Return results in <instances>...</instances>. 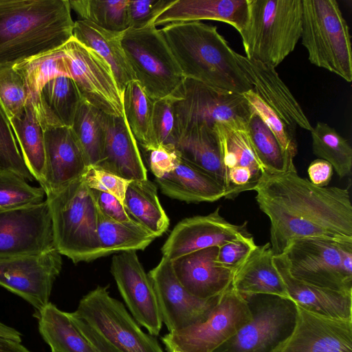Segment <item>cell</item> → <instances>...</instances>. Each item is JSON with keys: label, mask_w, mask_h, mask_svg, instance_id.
Instances as JSON below:
<instances>
[{"label": "cell", "mask_w": 352, "mask_h": 352, "mask_svg": "<svg viewBox=\"0 0 352 352\" xmlns=\"http://www.w3.org/2000/svg\"><path fill=\"white\" fill-rule=\"evenodd\" d=\"M283 254L296 279L322 288L352 292V241L296 239L287 244Z\"/></svg>", "instance_id": "52a82bcc"}, {"label": "cell", "mask_w": 352, "mask_h": 352, "mask_svg": "<svg viewBox=\"0 0 352 352\" xmlns=\"http://www.w3.org/2000/svg\"><path fill=\"white\" fill-rule=\"evenodd\" d=\"M111 272L132 317L153 336H158L162 320L152 281L136 251L113 256Z\"/></svg>", "instance_id": "e0dca14e"}, {"label": "cell", "mask_w": 352, "mask_h": 352, "mask_svg": "<svg viewBox=\"0 0 352 352\" xmlns=\"http://www.w3.org/2000/svg\"><path fill=\"white\" fill-rule=\"evenodd\" d=\"M245 298L251 320L213 352H273L292 333L296 316L294 301L272 295Z\"/></svg>", "instance_id": "8fae6325"}, {"label": "cell", "mask_w": 352, "mask_h": 352, "mask_svg": "<svg viewBox=\"0 0 352 352\" xmlns=\"http://www.w3.org/2000/svg\"><path fill=\"white\" fill-rule=\"evenodd\" d=\"M248 15L247 0H175L154 21V25L218 21L228 23L239 32Z\"/></svg>", "instance_id": "d4e9b609"}, {"label": "cell", "mask_w": 352, "mask_h": 352, "mask_svg": "<svg viewBox=\"0 0 352 352\" xmlns=\"http://www.w3.org/2000/svg\"><path fill=\"white\" fill-rule=\"evenodd\" d=\"M179 130L217 123L248 124L252 111L242 94L217 89L185 78L171 94Z\"/></svg>", "instance_id": "30bf717a"}, {"label": "cell", "mask_w": 352, "mask_h": 352, "mask_svg": "<svg viewBox=\"0 0 352 352\" xmlns=\"http://www.w3.org/2000/svg\"><path fill=\"white\" fill-rule=\"evenodd\" d=\"M67 314L74 325L97 352H120L83 320L74 316L72 313Z\"/></svg>", "instance_id": "f5cc1de1"}, {"label": "cell", "mask_w": 352, "mask_h": 352, "mask_svg": "<svg viewBox=\"0 0 352 352\" xmlns=\"http://www.w3.org/2000/svg\"><path fill=\"white\" fill-rule=\"evenodd\" d=\"M55 248L46 199L41 204L0 210V258L40 254Z\"/></svg>", "instance_id": "9a60e30c"}, {"label": "cell", "mask_w": 352, "mask_h": 352, "mask_svg": "<svg viewBox=\"0 0 352 352\" xmlns=\"http://www.w3.org/2000/svg\"><path fill=\"white\" fill-rule=\"evenodd\" d=\"M9 120L23 160L34 179L39 183L45 166L44 129L32 102L28 100L23 111Z\"/></svg>", "instance_id": "e575fe53"}, {"label": "cell", "mask_w": 352, "mask_h": 352, "mask_svg": "<svg viewBox=\"0 0 352 352\" xmlns=\"http://www.w3.org/2000/svg\"><path fill=\"white\" fill-rule=\"evenodd\" d=\"M122 100L124 117L138 144L147 152L157 148L153 127L154 101L138 80L126 85Z\"/></svg>", "instance_id": "d590c367"}, {"label": "cell", "mask_w": 352, "mask_h": 352, "mask_svg": "<svg viewBox=\"0 0 352 352\" xmlns=\"http://www.w3.org/2000/svg\"><path fill=\"white\" fill-rule=\"evenodd\" d=\"M260 210L270 221L274 255L292 240L323 237L352 241V204L348 189L318 187L297 170L265 173L254 190Z\"/></svg>", "instance_id": "6da1fadb"}, {"label": "cell", "mask_w": 352, "mask_h": 352, "mask_svg": "<svg viewBox=\"0 0 352 352\" xmlns=\"http://www.w3.org/2000/svg\"><path fill=\"white\" fill-rule=\"evenodd\" d=\"M54 247L74 263L99 258L98 208L83 176L46 195Z\"/></svg>", "instance_id": "5b68a950"}, {"label": "cell", "mask_w": 352, "mask_h": 352, "mask_svg": "<svg viewBox=\"0 0 352 352\" xmlns=\"http://www.w3.org/2000/svg\"><path fill=\"white\" fill-rule=\"evenodd\" d=\"M256 245L250 234L228 241L218 248L216 263L235 271Z\"/></svg>", "instance_id": "681fc988"}, {"label": "cell", "mask_w": 352, "mask_h": 352, "mask_svg": "<svg viewBox=\"0 0 352 352\" xmlns=\"http://www.w3.org/2000/svg\"><path fill=\"white\" fill-rule=\"evenodd\" d=\"M182 159L208 174L224 187L227 179L214 130L199 126L182 133L175 146Z\"/></svg>", "instance_id": "f546056e"}, {"label": "cell", "mask_w": 352, "mask_h": 352, "mask_svg": "<svg viewBox=\"0 0 352 352\" xmlns=\"http://www.w3.org/2000/svg\"><path fill=\"white\" fill-rule=\"evenodd\" d=\"M213 129L219 139L226 179L230 172L247 169L259 182L265 170L254 149L248 124L217 123Z\"/></svg>", "instance_id": "4dcf8cb0"}, {"label": "cell", "mask_w": 352, "mask_h": 352, "mask_svg": "<svg viewBox=\"0 0 352 352\" xmlns=\"http://www.w3.org/2000/svg\"><path fill=\"white\" fill-rule=\"evenodd\" d=\"M0 352H30L20 342L0 336Z\"/></svg>", "instance_id": "11a10c76"}, {"label": "cell", "mask_w": 352, "mask_h": 352, "mask_svg": "<svg viewBox=\"0 0 352 352\" xmlns=\"http://www.w3.org/2000/svg\"><path fill=\"white\" fill-rule=\"evenodd\" d=\"M254 112L269 128L279 143L283 151L294 159L297 154L295 130L289 127L252 89L242 94Z\"/></svg>", "instance_id": "7bdbcfd3"}, {"label": "cell", "mask_w": 352, "mask_h": 352, "mask_svg": "<svg viewBox=\"0 0 352 352\" xmlns=\"http://www.w3.org/2000/svg\"><path fill=\"white\" fill-rule=\"evenodd\" d=\"M0 170H8L26 180L34 177L27 167L17 146L10 122L0 106Z\"/></svg>", "instance_id": "f6af8a7d"}, {"label": "cell", "mask_w": 352, "mask_h": 352, "mask_svg": "<svg viewBox=\"0 0 352 352\" xmlns=\"http://www.w3.org/2000/svg\"><path fill=\"white\" fill-rule=\"evenodd\" d=\"M38 330L52 352H97L71 321L67 312L49 302L38 314Z\"/></svg>", "instance_id": "d6a6232c"}, {"label": "cell", "mask_w": 352, "mask_h": 352, "mask_svg": "<svg viewBox=\"0 0 352 352\" xmlns=\"http://www.w3.org/2000/svg\"><path fill=\"white\" fill-rule=\"evenodd\" d=\"M124 32L103 29L89 21H74L73 37L94 50L111 67L122 98L126 85L136 77L122 45Z\"/></svg>", "instance_id": "83f0119b"}, {"label": "cell", "mask_w": 352, "mask_h": 352, "mask_svg": "<svg viewBox=\"0 0 352 352\" xmlns=\"http://www.w3.org/2000/svg\"><path fill=\"white\" fill-rule=\"evenodd\" d=\"M162 322L169 332L204 322L217 304L219 296L201 299L191 295L177 278L171 261L162 256L148 273Z\"/></svg>", "instance_id": "2e32d148"}, {"label": "cell", "mask_w": 352, "mask_h": 352, "mask_svg": "<svg viewBox=\"0 0 352 352\" xmlns=\"http://www.w3.org/2000/svg\"><path fill=\"white\" fill-rule=\"evenodd\" d=\"M74 25L69 0H0V67L61 47Z\"/></svg>", "instance_id": "7a4b0ae2"}, {"label": "cell", "mask_w": 352, "mask_h": 352, "mask_svg": "<svg viewBox=\"0 0 352 352\" xmlns=\"http://www.w3.org/2000/svg\"><path fill=\"white\" fill-rule=\"evenodd\" d=\"M218 248L201 249L170 261L181 285L197 298L219 296L232 285L234 271L216 263Z\"/></svg>", "instance_id": "603a6c76"}, {"label": "cell", "mask_w": 352, "mask_h": 352, "mask_svg": "<svg viewBox=\"0 0 352 352\" xmlns=\"http://www.w3.org/2000/svg\"><path fill=\"white\" fill-rule=\"evenodd\" d=\"M46 197L41 187L32 186L14 173L0 170V210L36 205Z\"/></svg>", "instance_id": "b9f144b4"}, {"label": "cell", "mask_w": 352, "mask_h": 352, "mask_svg": "<svg viewBox=\"0 0 352 352\" xmlns=\"http://www.w3.org/2000/svg\"><path fill=\"white\" fill-rule=\"evenodd\" d=\"M160 31L185 78L234 94L252 89L216 26L193 21L168 24Z\"/></svg>", "instance_id": "3957f363"}, {"label": "cell", "mask_w": 352, "mask_h": 352, "mask_svg": "<svg viewBox=\"0 0 352 352\" xmlns=\"http://www.w3.org/2000/svg\"><path fill=\"white\" fill-rule=\"evenodd\" d=\"M175 0H129V28L140 29L154 25L155 19Z\"/></svg>", "instance_id": "c3c4849f"}, {"label": "cell", "mask_w": 352, "mask_h": 352, "mask_svg": "<svg viewBox=\"0 0 352 352\" xmlns=\"http://www.w3.org/2000/svg\"><path fill=\"white\" fill-rule=\"evenodd\" d=\"M0 336L17 342H21V334L15 329L8 327L0 322Z\"/></svg>", "instance_id": "9f6ffc18"}, {"label": "cell", "mask_w": 352, "mask_h": 352, "mask_svg": "<svg viewBox=\"0 0 352 352\" xmlns=\"http://www.w3.org/2000/svg\"><path fill=\"white\" fill-rule=\"evenodd\" d=\"M123 205L131 219L155 237L162 235L169 227V219L160 202L157 187L148 179L131 181Z\"/></svg>", "instance_id": "1f68e13d"}, {"label": "cell", "mask_w": 352, "mask_h": 352, "mask_svg": "<svg viewBox=\"0 0 352 352\" xmlns=\"http://www.w3.org/2000/svg\"><path fill=\"white\" fill-rule=\"evenodd\" d=\"M148 153V164L155 178H160L174 170L181 157L173 146L160 145Z\"/></svg>", "instance_id": "f907efd6"}, {"label": "cell", "mask_w": 352, "mask_h": 352, "mask_svg": "<svg viewBox=\"0 0 352 352\" xmlns=\"http://www.w3.org/2000/svg\"><path fill=\"white\" fill-rule=\"evenodd\" d=\"M273 263L283 278L289 299L313 313L337 319H352V292L311 285L294 278L285 256L274 255Z\"/></svg>", "instance_id": "cb8c5ba5"}, {"label": "cell", "mask_w": 352, "mask_h": 352, "mask_svg": "<svg viewBox=\"0 0 352 352\" xmlns=\"http://www.w3.org/2000/svg\"><path fill=\"white\" fill-rule=\"evenodd\" d=\"M13 67L23 76L29 92V100L32 104L48 80L59 76H67L63 46Z\"/></svg>", "instance_id": "ab89813d"}, {"label": "cell", "mask_w": 352, "mask_h": 352, "mask_svg": "<svg viewBox=\"0 0 352 352\" xmlns=\"http://www.w3.org/2000/svg\"><path fill=\"white\" fill-rule=\"evenodd\" d=\"M239 32L246 57L273 67L295 49L302 31V0H247Z\"/></svg>", "instance_id": "277c9868"}, {"label": "cell", "mask_w": 352, "mask_h": 352, "mask_svg": "<svg viewBox=\"0 0 352 352\" xmlns=\"http://www.w3.org/2000/svg\"><path fill=\"white\" fill-rule=\"evenodd\" d=\"M101 111L82 99L70 127L89 166H96L102 160L104 129Z\"/></svg>", "instance_id": "8d00e7d4"}, {"label": "cell", "mask_w": 352, "mask_h": 352, "mask_svg": "<svg viewBox=\"0 0 352 352\" xmlns=\"http://www.w3.org/2000/svg\"><path fill=\"white\" fill-rule=\"evenodd\" d=\"M153 127L158 146L175 147L179 130L172 95L154 101Z\"/></svg>", "instance_id": "bcb514c9"}, {"label": "cell", "mask_w": 352, "mask_h": 352, "mask_svg": "<svg viewBox=\"0 0 352 352\" xmlns=\"http://www.w3.org/2000/svg\"><path fill=\"white\" fill-rule=\"evenodd\" d=\"M310 132L313 153L330 163L340 178L351 175L352 148L348 141L322 122H318Z\"/></svg>", "instance_id": "74e56055"}, {"label": "cell", "mask_w": 352, "mask_h": 352, "mask_svg": "<svg viewBox=\"0 0 352 352\" xmlns=\"http://www.w3.org/2000/svg\"><path fill=\"white\" fill-rule=\"evenodd\" d=\"M252 318L246 299L231 285L202 322L169 332L162 340L184 352H213Z\"/></svg>", "instance_id": "7c38bea8"}, {"label": "cell", "mask_w": 352, "mask_h": 352, "mask_svg": "<svg viewBox=\"0 0 352 352\" xmlns=\"http://www.w3.org/2000/svg\"><path fill=\"white\" fill-rule=\"evenodd\" d=\"M45 166L41 187L45 195L82 177L89 166L70 127L44 129Z\"/></svg>", "instance_id": "ffe728a7"}, {"label": "cell", "mask_w": 352, "mask_h": 352, "mask_svg": "<svg viewBox=\"0 0 352 352\" xmlns=\"http://www.w3.org/2000/svg\"><path fill=\"white\" fill-rule=\"evenodd\" d=\"M120 352H164L157 340L144 332L108 287L98 286L72 312Z\"/></svg>", "instance_id": "9c48e42d"}, {"label": "cell", "mask_w": 352, "mask_h": 352, "mask_svg": "<svg viewBox=\"0 0 352 352\" xmlns=\"http://www.w3.org/2000/svg\"><path fill=\"white\" fill-rule=\"evenodd\" d=\"M83 179L89 188L110 194L122 203L126 188L132 181L91 166L88 167Z\"/></svg>", "instance_id": "7dc6e473"}, {"label": "cell", "mask_w": 352, "mask_h": 352, "mask_svg": "<svg viewBox=\"0 0 352 352\" xmlns=\"http://www.w3.org/2000/svg\"><path fill=\"white\" fill-rule=\"evenodd\" d=\"M69 3L80 20L113 32H124L129 28V0H69Z\"/></svg>", "instance_id": "60d3db41"}, {"label": "cell", "mask_w": 352, "mask_h": 352, "mask_svg": "<svg viewBox=\"0 0 352 352\" xmlns=\"http://www.w3.org/2000/svg\"><path fill=\"white\" fill-rule=\"evenodd\" d=\"M220 207L207 215H197L179 221L162 248V256L173 261L191 252L219 247L233 239L250 234L247 223L233 224L220 214Z\"/></svg>", "instance_id": "d6986e66"}, {"label": "cell", "mask_w": 352, "mask_h": 352, "mask_svg": "<svg viewBox=\"0 0 352 352\" xmlns=\"http://www.w3.org/2000/svg\"><path fill=\"white\" fill-rule=\"evenodd\" d=\"M29 92L21 74L12 66L0 67V106L8 119L21 113Z\"/></svg>", "instance_id": "ee69618b"}, {"label": "cell", "mask_w": 352, "mask_h": 352, "mask_svg": "<svg viewBox=\"0 0 352 352\" xmlns=\"http://www.w3.org/2000/svg\"><path fill=\"white\" fill-rule=\"evenodd\" d=\"M82 99L73 79L59 76L41 87L32 104L43 129L71 127Z\"/></svg>", "instance_id": "4316f807"}, {"label": "cell", "mask_w": 352, "mask_h": 352, "mask_svg": "<svg viewBox=\"0 0 352 352\" xmlns=\"http://www.w3.org/2000/svg\"><path fill=\"white\" fill-rule=\"evenodd\" d=\"M273 352H352V319L321 316L296 305L294 329Z\"/></svg>", "instance_id": "ac0fdd59"}, {"label": "cell", "mask_w": 352, "mask_h": 352, "mask_svg": "<svg viewBox=\"0 0 352 352\" xmlns=\"http://www.w3.org/2000/svg\"><path fill=\"white\" fill-rule=\"evenodd\" d=\"M98 210L107 217L119 221L129 222L133 219L127 214L123 203L116 197L91 189Z\"/></svg>", "instance_id": "816d5d0a"}, {"label": "cell", "mask_w": 352, "mask_h": 352, "mask_svg": "<svg viewBox=\"0 0 352 352\" xmlns=\"http://www.w3.org/2000/svg\"><path fill=\"white\" fill-rule=\"evenodd\" d=\"M97 234L99 258L116 252L143 250L156 238L133 220L119 222L107 217L99 210Z\"/></svg>", "instance_id": "836d02e7"}, {"label": "cell", "mask_w": 352, "mask_h": 352, "mask_svg": "<svg viewBox=\"0 0 352 352\" xmlns=\"http://www.w3.org/2000/svg\"><path fill=\"white\" fill-rule=\"evenodd\" d=\"M300 38L310 63L352 81L349 25L336 0H302Z\"/></svg>", "instance_id": "8992f818"}, {"label": "cell", "mask_w": 352, "mask_h": 352, "mask_svg": "<svg viewBox=\"0 0 352 352\" xmlns=\"http://www.w3.org/2000/svg\"><path fill=\"white\" fill-rule=\"evenodd\" d=\"M166 350L168 352H184L182 351H180L177 349V348L173 346H166Z\"/></svg>", "instance_id": "6f0895ef"}, {"label": "cell", "mask_w": 352, "mask_h": 352, "mask_svg": "<svg viewBox=\"0 0 352 352\" xmlns=\"http://www.w3.org/2000/svg\"><path fill=\"white\" fill-rule=\"evenodd\" d=\"M122 45L136 80L152 100L171 95L185 79L160 29L154 25L128 28Z\"/></svg>", "instance_id": "ba28073f"}, {"label": "cell", "mask_w": 352, "mask_h": 352, "mask_svg": "<svg viewBox=\"0 0 352 352\" xmlns=\"http://www.w3.org/2000/svg\"><path fill=\"white\" fill-rule=\"evenodd\" d=\"M274 255L270 243L256 245L234 271L232 283L234 289L244 298L272 295L289 299L285 283L273 263Z\"/></svg>", "instance_id": "484cf974"}, {"label": "cell", "mask_w": 352, "mask_h": 352, "mask_svg": "<svg viewBox=\"0 0 352 352\" xmlns=\"http://www.w3.org/2000/svg\"><path fill=\"white\" fill-rule=\"evenodd\" d=\"M56 248L31 255L0 258V285L29 302L38 314L49 302L62 268Z\"/></svg>", "instance_id": "5bb4252c"}, {"label": "cell", "mask_w": 352, "mask_h": 352, "mask_svg": "<svg viewBox=\"0 0 352 352\" xmlns=\"http://www.w3.org/2000/svg\"><path fill=\"white\" fill-rule=\"evenodd\" d=\"M333 166L322 159L311 162L307 168L309 182L318 187H326L333 175Z\"/></svg>", "instance_id": "db71d44e"}, {"label": "cell", "mask_w": 352, "mask_h": 352, "mask_svg": "<svg viewBox=\"0 0 352 352\" xmlns=\"http://www.w3.org/2000/svg\"><path fill=\"white\" fill-rule=\"evenodd\" d=\"M248 129L255 153L266 173L276 174L296 170L294 159L283 151L273 133L253 111Z\"/></svg>", "instance_id": "f35d334b"}, {"label": "cell", "mask_w": 352, "mask_h": 352, "mask_svg": "<svg viewBox=\"0 0 352 352\" xmlns=\"http://www.w3.org/2000/svg\"><path fill=\"white\" fill-rule=\"evenodd\" d=\"M104 129L102 160L96 166L128 180L147 179V170L138 144L124 115L116 117L101 111Z\"/></svg>", "instance_id": "7402d4cb"}, {"label": "cell", "mask_w": 352, "mask_h": 352, "mask_svg": "<svg viewBox=\"0 0 352 352\" xmlns=\"http://www.w3.org/2000/svg\"><path fill=\"white\" fill-rule=\"evenodd\" d=\"M236 61L252 90L292 129L313 126L274 67L236 52Z\"/></svg>", "instance_id": "44dd1931"}, {"label": "cell", "mask_w": 352, "mask_h": 352, "mask_svg": "<svg viewBox=\"0 0 352 352\" xmlns=\"http://www.w3.org/2000/svg\"><path fill=\"white\" fill-rule=\"evenodd\" d=\"M63 50L67 76L75 82L82 98L106 114L123 116L122 96L109 65L74 37Z\"/></svg>", "instance_id": "4fadbf2b"}, {"label": "cell", "mask_w": 352, "mask_h": 352, "mask_svg": "<svg viewBox=\"0 0 352 352\" xmlns=\"http://www.w3.org/2000/svg\"><path fill=\"white\" fill-rule=\"evenodd\" d=\"M155 181L165 195L188 203L213 202L226 196L217 181L181 157L174 170Z\"/></svg>", "instance_id": "f1b7e54d"}]
</instances>
